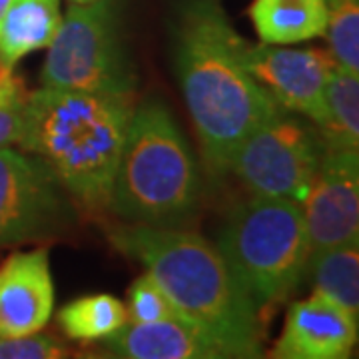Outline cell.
Masks as SVG:
<instances>
[{"instance_id":"6da1fadb","label":"cell","mask_w":359,"mask_h":359,"mask_svg":"<svg viewBox=\"0 0 359 359\" xmlns=\"http://www.w3.org/2000/svg\"><path fill=\"white\" fill-rule=\"evenodd\" d=\"M244 42L222 0L180 2L172 26L174 66L214 174H226L240 142L280 108L248 72Z\"/></svg>"},{"instance_id":"7a4b0ae2","label":"cell","mask_w":359,"mask_h":359,"mask_svg":"<svg viewBox=\"0 0 359 359\" xmlns=\"http://www.w3.org/2000/svg\"><path fill=\"white\" fill-rule=\"evenodd\" d=\"M108 240L162 285L180 318L218 347L224 358L264 355L259 311L204 236L188 228L118 224Z\"/></svg>"},{"instance_id":"3957f363","label":"cell","mask_w":359,"mask_h":359,"mask_svg":"<svg viewBox=\"0 0 359 359\" xmlns=\"http://www.w3.org/2000/svg\"><path fill=\"white\" fill-rule=\"evenodd\" d=\"M132 112L128 96L40 86L28 94L18 144L50 168L68 198L106 210Z\"/></svg>"},{"instance_id":"277c9868","label":"cell","mask_w":359,"mask_h":359,"mask_svg":"<svg viewBox=\"0 0 359 359\" xmlns=\"http://www.w3.org/2000/svg\"><path fill=\"white\" fill-rule=\"evenodd\" d=\"M202 178L190 144L166 104L134 108L108 210L126 224L188 228L200 214Z\"/></svg>"},{"instance_id":"5b68a950","label":"cell","mask_w":359,"mask_h":359,"mask_svg":"<svg viewBox=\"0 0 359 359\" xmlns=\"http://www.w3.org/2000/svg\"><path fill=\"white\" fill-rule=\"evenodd\" d=\"M216 248L257 311L285 302L308 276L306 219L290 198L252 194L233 205Z\"/></svg>"},{"instance_id":"8992f818","label":"cell","mask_w":359,"mask_h":359,"mask_svg":"<svg viewBox=\"0 0 359 359\" xmlns=\"http://www.w3.org/2000/svg\"><path fill=\"white\" fill-rule=\"evenodd\" d=\"M136 82V68L120 32L116 0L70 2L48 46L40 84L132 98Z\"/></svg>"},{"instance_id":"52a82bcc","label":"cell","mask_w":359,"mask_h":359,"mask_svg":"<svg viewBox=\"0 0 359 359\" xmlns=\"http://www.w3.org/2000/svg\"><path fill=\"white\" fill-rule=\"evenodd\" d=\"M323 152L313 122L278 108L240 142L228 172L252 194L302 202Z\"/></svg>"},{"instance_id":"ba28073f","label":"cell","mask_w":359,"mask_h":359,"mask_svg":"<svg viewBox=\"0 0 359 359\" xmlns=\"http://www.w3.org/2000/svg\"><path fill=\"white\" fill-rule=\"evenodd\" d=\"M72 219L68 194L36 156L0 148V248L62 231Z\"/></svg>"},{"instance_id":"9c48e42d","label":"cell","mask_w":359,"mask_h":359,"mask_svg":"<svg viewBox=\"0 0 359 359\" xmlns=\"http://www.w3.org/2000/svg\"><path fill=\"white\" fill-rule=\"evenodd\" d=\"M244 65L280 108L308 118L316 126L323 120L325 84L337 66L330 50L282 48L280 44L245 40Z\"/></svg>"},{"instance_id":"30bf717a","label":"cell","mask_w":359,"mask_h":359,"mask_svg":"<svg viewBox=\"0 0 359 359\" xmlns=\"http://www.w3.org/2000/svg\"><path fill=\"white\" fill-rule=\"evenodd\" d=\"M299 204L311 254L359 242V150H325Z\"/></svg>"},{"instance_id":"8fae6325","label":"cell","mask_w":359,"mask_h":359,"mask_svg":"<svg viewBox=\"0 0 359 359\" xmlns=\"http://www.w3.org/2000/svg\"><path fill=\"white\" fill-rule=\"evenodd\" d=\"M358 323L330 297L313 290L287 311L276 359H347L358 344Z\"/></svg>"},{"instance_id":"7c38bea8","label":"cell","mask_w":359,"mask_h":359,"mask_svg":"<svg viewBox=\"0 0 359 359\" xmlns=\"http://www.w3.org/2000/svg\"><path fill=\"white\" fill-rule=\"evenodd\" d=\"M54 308L48 250L16 252L0 266V335L39 334Z\"/></svg>"},{"instance_id":"4fadbf2b","label":"cell","mask_w":359,"mask_h":359,"mask_svg":"<svg viewBox=\"0 0 359 359\" xmlns=\"http://www.w3.org/2000/svg\"><path fill=\"white\" fill-rule=\"evenodd\" d=\"M112 358L124 359H226L202 332L182 320L126 321L104 339Z\"/></svg>"},{"instance_id":"5bb4252c","label":"cell","mask_w":359,"mask_h":359,"mask_svg":"<svg viewBox=\"0 0 359 359\" xmlns=\"http://www.w3.org/2000/svg\"><path fill=\"white\" fill-rule=\"evenodd\" d=\"M62 16L60 0H11L0 20V68L14 70L26 54L48 48Z\"/></svg>"},{"instance_id":"9a60e30c","label":"cell","mask_w":359,"mask_h":359,"mask_svg":"<svg viewBox=\"0 0 359 359\" xmlns=\"http://www.w3.org/2000/svg\"><path fill=\"white\" fill-rule=\"evenodd\" d=\"M250 18L266 44H297L325 34V0H254Z\"/></svg>"},{"instance_id":"2e32d148","label":"cell","mask_w":359,"mask_h":359,"mask_svg":"<svg viewBox=\"0 0 359 359\" xmlns=\"http://www.w3.org/2000/svg\"><path fill=\"white\" fill-rule=\"evenodd\" d=\"M323 104V120L316 128L325 150H359V74L335 66Z\"/></svg>"},{"instance_id":"e0dca14e","label":"cell","mask_w":359,"mask_h":359,"mask_svg":"<svg viewBox=\"0 0 359 359\" xmlns=\"http://www.w3.org/2000/svg\"><path fill=\"white\" fill-rule=\"evenodd\" d=\"M308 273L313 290L359 321V242L335 245L309 256Z\"/></svg>"},{"instance_id":"ac0fdd59","label":"cell","mask_w":359,"mask_h":359,"mask_svg":"<svg viewBox=\"0 0 359 359\" xmlns=\"http://www.w3.org/2000/svg\"><path fill=\"white\" fill-rule=\"evenodd\" d=\"M128 321L126 306L108 294L84 295L58 311V323L70 339L104 341Z\"/></svg>"},{"instance_id":"d6986e66","label":"cell","mask_w":359,"mask_h":359,"mask_svg":"<svg viewBox=\"0 0 359 359\" xmlns=\"http://www.w3.org/2000/svg\"><path fill=\"white\" fill-rule=\"evenodd\" d=\"M330 54L335 65L359 74V0H325Z\"/></svg>"},{"instance_id":"ffe728a7","label":"cell","mask_w":359,"mask_h":359,"mask_svg":"<svg viewBox=\"0 0 359 359\" xmlns=\"http://www.w3.org/2000/svg\"><path fill=\"white\" fill-rule=\"evenodd\" d=\"M26 92L22 80L14 70L0 68V148H8L20 142L25 130Z\"/></svg>"},{"instance_id":"44dd1931","label":"cell","mask_w":359,"mask_h":359,"mask_svg":"<svg viewBox=\"0 0 359 359\" xmlns=\"http://www.w3.org/2000/svg\"><path fill=\"white\" fill-rule=\"evenodd\" d=\"M128 320L150 323V321L182 320V318H180L178 309L170 302L166 292L162 290V285L146 271L130 285Z\"/></svg>"},{"instance_id":"7402d4cb","label":"cell","mask_w":359,"mask_h":359,"mask_svg":"<svg viewBox=\"0 0 359 359\" xmlns=\"http://www.w3.org/2000/svg\"><path fill=\"white\" fill-rule=\"evenodd\" d=\"M68 358V347L50 335H0V359H60Z\"/></svg>"},{"instance_id":"603a6c76","label":"cell","mask_w":359,"mask_h":359,"mask_svg":"<svg viewBox=\"0 0 359 359\" xmlns=\"http://www.w3.org/2000/svg\"><path fill=\"white\" fill-rule=\"evenodd\" d=\"M8 2H11V0H0V20H2V16H4V11H6Z\"/></svg>"},{"instance_id":"cb8c5ba5","label":"cell","mask_w":359,"mask_h":359,"mask_svg":"<svg viewBox=\"0 0 359 359\" xmlns=\"http://www.w3.org/2000/svg\"><path fill=\"white\" fill-rule=\"evenodd\" d=\"M70 2H74V4H86V2H92V0H70Z\"/></svg>"}]
</instances>
